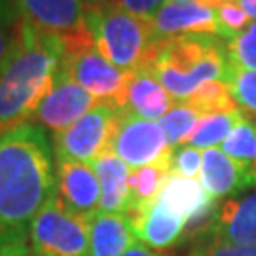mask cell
Segmentation results:
<instances>
[{
  "mask_svg": "<svg viewBox=\"0 0 256 256\" xmlns=\"http://www.w3.org/2000/svg\"><path fill=\"white\" fill-rule=\"evenodd\" d=\"M57 192L54 146L27 122L0 137V250L27 245L36 214Z\"/></svg>",
  "mask_w": 256,
  "mask_h": 256,
  "instance_id": "obj_1",
  "label": "cell"
},
{
  "mask_svg": "<svg viewBox=\"0 0 256 256\" xmlns=\"http://www.w3.org/2000/svg\"><path fill=\"white\" fill-rule=\"evenodd\" d=\"M64 40L21 18L16 44L0 64V137L32 120L64 57Z\"/></svg>",
  "mask_w": 256,
  "mask_h": 256,
  "instance_id": "obj_2",
  "label": "cell"
},
{
  "mask_svg": "<svg viewBox=\"0 0 256 256\" xmlns=\"http://www.w3.org/2000/svg\"><path fill=\"white\" fill-rule=\"evenodd\" d=\"M146 68L174 102H184L205 84H226V40L216 34H180L156 42Z\"/></svg>",
  "mask_w": 256,
  "mask_h": 256,
  "instance_id": "obj_3",
  "label": "cell"
},
{
  "mask_svg": "<svg viewBox=\"0 0 256 256\" xmlns=\"http://www.w3.org/2000/svg\"><path fill=\"white\" fill-rule=\"evenodd\" d=\"M93 42L110 63L126 72L146 68L156 40L150 19L138 18L112 2L86 14Z\"/></svg>",
  "mask_w": 256,
  "mask_h": 256,
  "instance_id": "obj_4",
  "label": "cell"
},
{
  "mask_svg": "<svg viewBox=\"0 0 256 256\" xmlns=\"http://www.w3.org/2000/svg\"><path fill=\"white\" fill-rule=\"evenodd\" d=\"M64 46L66 50L61 70L92 93L97 102H104L116 110L126 108L129 80L133 72H126L110 63L97 50L93 36Z\"/></svg>",
  "mask_w": 256,
  "mask_h": 256,
  "instance_id": "obj_5",
  "label": "cell"
},
{
  "mask_svg": "<svg viewBox=\"0 0 256 256\" xmlns=\"http://www.w3.org/2000/svg\"><path fill=\"white\" fill-rule=\"evenodd\" d=\"M28 239L32 256H90L88 218L70 212L57 192L36 214Z\"/></svg>",
  "mask_w": 256,
  "mask_h": 256,
  "instance_id": "obj_6",
  "label": "cell"
},
{
  "mask_svg": "<svg viewBox=\"0 0 256 256\" xmlns=\"http://www.w3.org/2000/svg\"><path fill=\"white\" fill-rule=\"evenodd\" d=\"M116 116V108L104 102H97L70 128L54 133L52 146L55 162L93 164L104 150L110 148Z\"/></svg>",
  "mask_w": 256,
  "mask_h": 256,
  "instance_id": "obj_7",
  "label": "cell"
},
{
  "mask_svg": "<svg viewBox=\"0 0 256 256\" xmlns=\"http://www.w3.org/2000/svg\"><path fill=\"white\" fill-rule=\"evenodd\" d=\"M110 150L128 164L129 169L171 162L173 148H169L158 122L142 120L128 108L118 110Z\"/></svg>",
  "mask_w": 256,
  "mask_h": 256,
  "instance_id": "obj_8",
  "label": "cell"
},
{
  "mask_svg": "<svg viewBox=\"0 0 256 256\" xmlns=\"http://www.w3.org/2000/svg\"><path fill=\"white\" fill-rule=\"evenodd\" d=\"M95 104L97 99L92 93L86 92L80 84H76L68 74H64L59 68L50 92L38 104L30 122L54 133H59L70 128L74 122H78L84 114H88Z\"/></svg>",
  "mask_w": 256,
  "mask_h": 256,
  "instance_id": "obj_9",
  "label": "cell"
},
{
  "mask_svg": "<svg viewBox=\"0 0 256 256\" xmlns=\"http://www.w3.org/2000/svg\"><path fill=\"white\" fill-rule=\"evenodd\" d=\"M19 16L40 30L54 32L74 44L92 38L80 0H14Z\"/></svg>",
  "mask_w": 256,
  "mask_h": 256,
  "instance_id": "obj_10",
  "label": "cell"
},
{
  "mask_svg": "<svg viewBox=\"0 0 256 256\" xmlns=\"http://www.w3.org/2000/svg\"><path fill=\"white\" fill-rule=\"evenodd\" d=\"M156 42L180 34H216L222 38L218 12L198 0H169L150 19Z\"/></svg>",
  "mask_w": 256,
  "mask_h": 256,
  "instance_id": "obj_11",
  "label": "cell"
},
{
  "mask_svg": "<svg viewBox=\"0 0 256 256\" xmlns=\"http://www.w3.org/2000/svg\"><path fill=\"white\" fill-rule=\"evenodd\" d=\"M158 200L174 214L186 220V232L209 230L216 212V200L209 196L198 178H186L174 173H169Z\"/></svg>",
  "mask_w": 256,
  "mask_h": 256,
  "instance_id": "obj_12",
  "label": "cell"
},
{
  "mask_svg": "<svg viewBox=\"0 0 256 256\" xmlns=\"http://www.w3.org/2000/svg\"><path fill=\"white\" fill-rule=\"evenodd\" d=\"M57 196L66 209L92 218L99 212L101 186L92 164H74V162H55Z\"/></svg>",
  "mask_w": 256,
  "mask_h": 256,
  "instance_id": "obj_13",
  "label": "cell"
},
{
  "mask_svg": "<svg viewBox=\"0 0 256 256\" xmlns=\"http://www.w3.org/2000/svg\"><path fill=\"white\" fill-rule=\"evenodd\" d=\"M209 241L230 245H256V190L232 196L216 207L209 226Z\"/></svg>",
  "mask_w": 256,
  "mask_h": 256,
  "instance_id": "obj_14",
  "label": "cell"
},
{
  "mask_svg": "<svg viewBox=\"0 0 256 256\" xmlns=\"http://www.w3.org/2000/svg\"><path fill=\"white\" fill-rule=\"evenodd\" d=\"M129 218H131L138 243L154 248V250H162V248L176 245L188 230L186 220L174 214L171 209H167L158 198L144 207L131 210Z\"/></svg>",
  "mask_w": 256,
  "mask_h": 256,
  "instance_id": "obj_15",
  "label": "cell"
},
{
  "mask_svg": "<svg viewBox=\"0 0 256 256\" xmlns=\"http://www.w3.org/2000/svg\"><path fill=\"white\" fill-rule=\"evenodd\" d=\"M93 169L101 186L99 212L128 214L129 212V173L131 169L112 150H104L95 162Z\"/></svg>",
  "mask_w": 256,
  "mask_h": 256,
  "instance_id": "obj_16",
  "label": "cell"
},
{
  "mask_svg": "<svg viewBox=\"0 0 256 256\" xmlns=\"http://www.w3.org/2000/svg\"><path fill=\"white\" fill-rule=\"evenodd\" d=\"M90 256H122L138 243L129 214L97 212L88 220Z\"/></svg>",
  "mask_w": 256,
  "mask_h": 256,
  "instance_id": "obj_17",
  "label": "cell"
},
{
  "mask_svg": "<svg viewBox=\"0 0 256 256\" xmlns=\"http://www.w3.org/2000/svg\"><path fill=\"white\" fill-rule=\"evenodd\" d=\"M200 182L214 200L238 196L239 192L248 188L247 171L220 148L203 150Z\"/></svg>",
  "mask_w": 256,
  "mask_h": 256,
  "instance_id": "obj_18",
  "label": "cell"
},
{
  "mask_svg": "<svg viewBox=\"0 0 256 256\" xmlns=\"http://www.w3.org/2000/svg\"><path fill=\"white\" fill-rule=\"evenodd\" d=\"M176 102L156 80L148 68H140L131 74L128 88V104L126 108L135 116L150 122H160Z\"/></svg>",
  "mask_w": 256,
  "mask_h": 256,
  "instance_id": "obj_19",
  "label": "cell"
},
{
  "mask_svg": "<svg viewBox=\"0 0 256 256\" xmlns=\"http://www.w3.org/2000/svg\"><path fill=\"white\" fill-rule=\"evenodd\" d=\"M169 173H171V162L131 169L129 173V212L154 202L162 192Z\"/></svg>",
  "mask_w": 256,
  "mask_h": 256,
  "instance_id": "obj_20",
  "label": "cell"
},
{
  "mask_svg": "<svg viewBox=\"0 0 256 256\" xmlns=\"http://www.w3.org/2000/svg\"><path fill=\"white\" fill-rule=\"evenodd\" d=\"M220 150L247 171L248 188H256V124L241 120L220 144Z\"/></svg>",
  "mask_w": 256,
  "mask_h": 256,
  "instance_id": "obj_21",
  "label": "cell"
},
{
  "mask_svg": "<svg viewBox=\"0 0 256 256\" xmlns=\"http://www.w3.org/2000/svg\"><path fill=\"white\" fill-rule=\"evenodd\" d=\"M241 120H245L241 110L203 116L198 122V126H196L192 135H190V138L186 140V146H194L198 150L216 148V144H222L228 138V135L234 131V128Z\"/></svg>",
  "mask_w": 256,
  "mask_h": 256,
  "instance_id": "obj_22",
  "label": "cell"
},
{
  "mask_svg": "<svg viewBox=\"0 0 256 256\" xmlns=\"http://www.w3.org/2000/svg\"><path fill=\"white\" fill-rule=\"evenodd\" d=\"M202 118V114L198 110H194L192 106H188L184 102H176L158 124L164 131L169 148L174 150V148L186 144V140L190 138V135H192L196 126H198V122Z\"/></svg>",
  "mask_w": 256,
  "mask_h": 256,
  "instance_id": "obj_23",
  "label": "cell"
},
{
  "mask_svg": "<svg viewBox=\"0 0 256 256\" xmlns=\"http://www.w3.org/2000/svg\"><path fill=\"white\" fill-rule=\"evenodd\" d=\"M184 104L192 106L198 110L202 116H209V114H220V112H232V110H239L236 104L232 93H230L228 84L224 82H209L202 86L192 97H188Z\"/></svg>",
  "mask_w": 256,
  "mask_h": 256,
  "instance_id": "obj_24",
  "label": "cell"
},
{
  "mask_svg": "<svg viewBox=\"0 0 256 256\" xmlns=\"http://www.w3.org/2000/svg\"><path fill=\"white\" fill-rule=\"evenodd\" d=\"M230 64L243 70H256V21H250L234 38L226 40Z\"/></svg>",
  "mask_w": 256,
  "mask_h": 256,
  "instance_id": "obj_25",
  "label": "cell"
},
{
  "mask_svg": "<svg viewBox=\"0 0 256 256\" xmlns=\"http://www.w3.org/2000/svg\"><path fill=\"white\" fill-rule=\"evenodd\" d=\"M226 84L239 110L256 116V70H243L230 64Z\"/></svg>",
  "mask_w": 256,
  "mask_h": 256,
  "instance_id": "obj_26",
  "label": "cell"
},
{
  "mask_svg": "<svg viewBox=\"0 0 256 256\" xmlns=\"http://www.w3.org/2000/svg\"><path fill=\"white\" fill-rule=\"evenodd\" d=\"M19 21L21 16L18 8H14L10 0H0V64L6 61V57L16 44Z\"/></svg>",
  "mask_w": 256,
  "mask_h": 256,
  "instance_id": "obj_27",
  "label": "cell"
},
{
  "mask_svg": "<svg viewBox=\"0 0 256 256\" xmlns=\"http://www.w3.org/2000/svg\"><path fill=\"white\" fill-rule=\"evenodd\" d=\"M203 150L194 146H178L173 150L171 158V173L186 176V178H198L202 173Z\"/></svg>",
  "mask_w": 256,
  "mask_h": 256,
  "instance_id": "obj_28",
  "label": "cell"
},
{
  "mask_svg": "<svg viewBox=\"0 0 256 256\" xmlns=\"http://www.w3.org/2000/svg\"><path fill=\"white\" fill-rule=\"evenodd\" d=\"M216 12H218L220 27H222V38H224V40L234 38L239 30H243V28L250 23L247 16H245V14H243V12L234 4V2H226V4H222Z\"/></svg>",
  "mask_w": 256,
  "mask_h": 256,
  "instance_id": "obj_29",
  "label": "cell"
},
{
  "mask_svg": "<svg viewBox=\"0 0 256 256\" xmlns=\"http://www.w3.org/2000/svg\"><path fill=\"white\" fill-rule=\"evenodd\" d=\"M190 256H256V245H230L218 241H207L194 248Z\"/></svg>",
  "mask_w": 256,
  "mask_h": 256,
  "instance_id": "obj_30",
  "label": "cell"
},
{
  "mask_svg": "<svg viewBox=\"0 0 256 256\" xmlns=\"http://www.w3.org/2000/svg\"><path fill=\"white\" fill-rule=\"evenodd\" d=\"M108 2L128 10L129 14H135L138 18L152 19L160 12V8L165 6L169 0H108Z\"/></svg>",
  "mask_w": 256,
  "mask_h": 256,
  "instance_id": "obj_31",
  "label": "cell"
},
{
  "mask_svg": "<svg viewBox=\"0 0 256 256\" xmlns=\"http://www.w3.org/2000/svg\"><path fill=\"white\" fill-rule=\"evenodd\" d=\"M122 256H164L160 250H154V248L146 247L142 243H135L131 248H128Z\"/></svg>",
  "mask_w": 256,
  "mask_h": 256,
  "instance_id": "obj_32",
  "label": "cell"
},
{
  "mask_svg": "<svg viewBox=\"0 0 256 256\" xmlns=\"http://www.w3.org/2000/svg\"><path fill=\"white\" fill-rule=\"evenodd\" d=\"M234 4L247 16L248 21H256V0H234Z\"/></svg>",
  "mask_w": 256,
  "mask_h": 256,
  "instance_id": "obj_33",
  "label": "cell"
},
{
  "mask_svg": "<svg viewBox=\"0 0 256 256\" xmlns=\"http://www.w3.org/2000/svg\"><path fill=\"white\" fill-rule=\"evenodd\" d=\"M0 256H32V252H30V248L27 245H18V247L2 248Z\"/></svg>",
  "mask_w": 256,
  "mask_h": 256,
  "instance_id": "obj_34",
  "label": "cell"
},
{
  "mask_svg": "<svg viewBox=\"0 0 256 256\" xmlns=\"http://www.w3.org/2000/svg\"><path fill=\"white\" fill-rule=\"evenodd\" d=\"M80 2H82L86 14H90V12H93V10L101 8L102 4H106L108 0H80Z\"/></svg>",
  "mask_w": 256,
  "mask_h": 256,
  "instance_id": "obj_35",
  "label": "cell"
},
{
  "mask_svg": "<svg viewBox=\"0 0 256 256\" xmlns=\"http://www.w3.org/2000/svg\"><path fill=\"white\" fill-rule=\"evenodd\" d=\"M173 2H184V0H173Z\"/></svg>",
  "mask_w": 256,
  "mask_h": 256,
  "instance_id": "obj_36",
  "label": "cell"
}]
</instances>
